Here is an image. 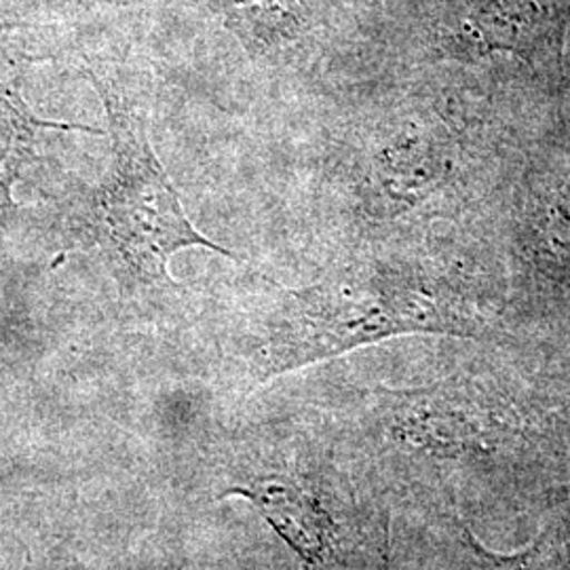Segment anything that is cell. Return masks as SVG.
<instances>
[{
	"label": "cell",
	"instance_id": "obj_1",
	"mask_svg": "<svg viewBox=\"0 0 570 570\" xmlns=\"http://www.w3.org/2000/svg\"><path fill=\"white\" fill-rule=\"evenodd\" d=\"M487 332V313L446 273L416 261L366 258L273 296L245 332V391L402 334Z\"/></svg>",
	"mask_w": 570,
	"mask_h": 570
},
{
	"label": "cell",
	"instance_id": "obj_2",
	"mask_svg": "<svg viewBox=\"0 0 570 570\" xmlns=\"http://www.w3.org/2000/svg\"><path fill=\"white\" fill-rule=\"evenodd\" d=\"M110 129V164L91 193L89 225L117 275L146 287L171 285L169 261L190 247L233 258L186 216L180 195L159 161L142 110L115 85L91 75Z\"/></svg>",
	"mask_w": 570,
	"mask_h": 570
},
{
	"label": "cell",
	"instance_id": "obj_3",
	"mask_svg": "<svg viewBox=\"0 0 570 570\" xmlns=\"http://www.w3.org/2000/svg\"><path fill=\"white\" fill-rule=\"evenodd\" d=\"M242 497L298 558L301 570H346L357 541L343 497L313 456L287 444L245 442L228 454L220 499Z\"/></svg>",
	"mask_w": 570,
	"mask_h": 570
},
{
	"label": "cell",
	"instance_id": "obj_4",
	"mask_svg": "<svg viewBox=\"0 0 570 570\" xmlns=\"http://www.w3.org/2000/svg\"><path fill=\"white\" fill-rule=\"evenodd\" d=\"M569 23L570 0H469L454 39L465 51L510 53L560 77Z\"/></svg>",
	"mask_w": 570,
	"mask_h": 570
},
{
	"label": "cell",
	"instance_id": "obj_5",
	"mask_svg": "<svg viewBox=\"0 0 570 570\" xmlns=\"http://www.w3.org/2000/svg\"><path fill=\"white\" fill-rule=\"evenodd\" d=\"M47 129L102 134L87 125L41 119L20 91L0 77V225H7L16 216V186L35 155L39 136Z\"/></svg>",
	"mask_w": 570,
	"mask_h": 570
},
{
	"label": "cell",
	"instance_id": "obj_6",
	"mask_svg": "<svg viewBox=\"0 0 570 570\" xmlns=\"http://www.w3.org/2000/svg\"><path fill=\"white\" fill-rule=\"evenodd\" d=\"M209 7L254 58L275 56L305 32L303 0H209Z\"/></svg>",
	"mask_w": 570,
	"mask_h": 570
},
{
	"label": "cell",
	"instance_id": "obj_7",
	"mask_svg": "<svg viewBox=\"0 0 570 570\" xmlns=\"http://www.w3.org/2000/svg\"><path fill=\"white\" fill-rule=\"evenodd\" d=\"M468 541L475 551L480 570H570V527L551 522L548 529L515 553L484 550L471 534Z\"/></svg>",
	"mask_w": 570,
	"mask_h": 570
}]
</instances>
